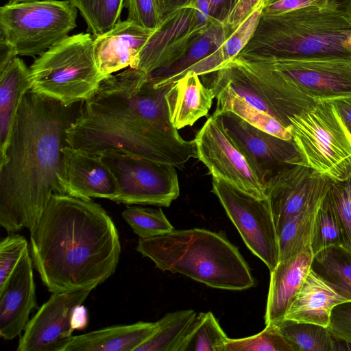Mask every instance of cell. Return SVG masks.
I'll return each instance as SVG.
<instances>
[{"label":"cell","mask_w":351,"mask_h":351,"mask_svg":"<svg viewBox=\"0 0 351 351\" xmlns=\"http://www.w3.org/2000/svg\"><path fill=\"white\" fill-rule=\"evenodd\" d=\"M170 85L156 87L139 69L109 75L82 102L66 130L67 145L93 155L117 152L182 167L197 150L194 140H184L170 121Z\"/></svg>","instance_id":"6da1fadb"},{"label":"cell","mask_w":351,"mask_h":351,"mask_svg":"<svg viewBox=\"0 0 351 351\" xmlns=\"http://www.w3.org/2000/svg\"><path fill=\"white\" fill-rule=\"evenodd\" d=\"M82 102L25 95L0 164V226L8 232L30 231L51 196L66 194L62 147Z\"/></svg>","instance_id":"7a4b0ae2"},{"label":"cell","mask_w":351,"mask_h":351,"mask_svg":"<svg viewBox=\"0 0 351 351\" xmlns=\"http://www.w3.org/2000/svg\"><path fill=\"white\" fill-rule=\"evenodd\" d=\"M33 265L49 292L99 285L116 270L117 229L91 199L53 194L30 230Z\"/></svg>","instance_id":"3957f363"},{"label":"cell","mask_w":351,"mask_h":351,"mask_svg":"<svg viewBox=\"0 0 351 351\" xmlns=\"http://www.w3.org/2000/svg\"><path fill=\"white\" fill-rule=\"evenodd\" d=\"M136 250L151 259L156 268L212 288L242 291L256 286L247 262L223 232L174 229L165 234L139 238Z\"/></svg>","instance_id":"277c9868"},{"label":"cell","mask_w":351,"mask_h":351,"mask_svg":"<svg viewBox=\"0 0 351 351\" xmlns=\"http://www.w3.org/2000/svg\"><path fill=\"white\" fill-rule=\"evenodd\" d=\"M239 55L351 59V12L331 6L261 12L252 37Z\"/></svg>","instance_id":"5b68a950"},{"label":"cell","mask_w":351,"mask_h":351,"mask_svg":"<svg viewBox=\"0 0 351 351\" xmlns=\"http://www.w3.org/2000/svg\"><path fill=\"white\" fill-rule=\"evenodd\" d=\"M29 70L31 90L66 105L88 99L106 77L97 66L90 33L64 38L39 56Z\"/></svg>","instance_id":"8992f818"},{"label":"cell","mask_w":351,"mask_h":351,"mask_svg":"<svg viewBox=\"0 0 351 351\" xmlns=\"http://www.w3.org/2000/svg\"><path fill=\"white\" fill-rule=\"evenodd\" d=\"M302 165L336 181L351 176V134L329 100L291 120Z\"/></svg>","instance_id":"52a82bcc"},{"label":"cell","mask_w":351,"mask_h":351,"mask_svg":"<svg viewBox=\"0 0 351 351\" xmlns=\"http://www.w3.org/2000/svg\"><path fill=\"white\" fill-rule=\"evenodd\" d=\"M77 14L69 0L9 2L0 8V40L17 56H40L68 36Z\"/></svg>","instance_id":"ba28073f"},{"label":"cell","mask_w":351,"mask_h":351,"mask_svg":"<svg viewBox=\"0 0 351 351\" xmlns=\"http://www.w3.org/2000/svg\"><path fill=\"white\" fill-rule=\"evenodd\" d=\"M212 185L247 247L272 271L279 262V247L268 198H257L216 178Z\"/></svg>","instance_id":"9c48e42d"},{"label":"cell","mask_w":351,"mask_h":351,"mask_svg":"<svg viewBox=\"0 0 351 351\" xmlns=\"http://www.w3.org/2000/svg\"><path fill=\"white\" fill-rule=\"evenodd\" d=\"M99 156L117 180L115 202L169 207L180 195L177 171L172 165L117 152Z\"/></svg>","instance_id":"30bf717a"},{"label":"cell","mask_w":351,"mask_h":351,"mask_svg":"<svg viewBox=\"0 0 351 351\" xmlns=\"http://www.w3.org/2000/svg\"><path fill=\"white\" fill-rule=\"evenodd\" d=\"M197 158L213 178L223 180L257 198L265 189L247 160L226 133L219 114H213L194 138Z\"/></svg>","instance_id":"8fae6325"},{"label":"cell","mask_w":351,"mask_h":351,"mask_svg":"<svg viewBox=\"0 0 351 351\" xmlns=\"http://www.w3.org/2000/svg\"><path fill=\"white\" fill-rule=\"evenodd\" d=\"M218 114L226 133L264 189L267 182L283 168L302 165V158L293 139L285 140L270 134L232 112Z\"/></svg>","instance_id":"7c38bea8"},{"label":"cell","mask_w":351,"mask_h":351,"mask_svg":"<svg viewBox=\"0 0 351 351\" xmlns=\"http://www.w3.org/2000/svg\"><path fill=\"white\" fill-rule=\"evenodd\" d=\"M97 286L53 293L28 322L16 350L64 351L73 337V311Z\"/></svg>","instance_id":"4fadbf2b"},{"label":"cell","mask_w":351,"mask_h":351,"mask_svg":"<svg viewBox=\"0 0 351 351\" xmlns=\"http://www.w3.org/2000/svg\"><path fill=\"white\" fill-rule=\"evenodd\" d=\"M248 56L263 60L288 77L304 93L317 101L351 95L350 58Z\"/></svg>","instance_id":"5bb4252c"},{"label":"cell","mask_w":351,"mask_h":351,"mask_svg":"<svg viewBox=\"0 0 351 351\" xmlns=\"http://www.w3.org/2000/svg\"><path fill=\"white\" fill-rule=\"evenodd\" d=\"M213 21L198 12L195 0L169 13L141 49L138 69L150 75L178 60Z\"/></svg>","instance_id":"9a60e30c"},{"label":"cell","mask_w":351,"mask_h":351,"mask_svg":"<svg viewBox=\"0 0 351 351\" xmlns=\"http://www.w3.org/2000/svg\"><path fill=\"white\" fill-rule=\"evenodd\" d=\"M330 180L307 166L296 164L283 168L267 182L265 193L277 234L310 202L327 191Z\"/></svg>","instance_id":"2e32d148"},{"label":"cell","mask_w":351,"mask_h":351,"mask_svg":"<svg viewBox=\"0 0 351 351\" xmlns=\"http://www.w3.org/2000/svg\"><path fill=\"white\" fill-rule=\"evenodd\" d=\"M234 60L254 80L271 117L287 128L290 130L291 119L309 111L316 104L317 100L304 93L288 77L263 60L242 55Z\"/></svg>","instance_id":"e0dca14e"},{"label":"cell","mask_w":351,"mask_h":351,"mask_svg":"<svg viewBox=\"0 0 351 351\" xmlns=\"http://www.w3.org/2000/svg\"><path fill=\"white\" fill-rule=\"evenodd\" d=\"M66 194L84 199L113 201L119 195L117 180L100 156L68 145L62 147Z\"/></svg>","instance_id":"ac0fdd59"},{"label":"cell","mask_w":351,"mask_h":351,"mask_svg":"<svg viewBox=\"0 0 351 351\" xmlns=\"http://www.w3.org/2000/svg\"><path fill=\"white\" fill-rule=\"evenodd\" d=\"M33 261L26 251L5 283L0 286V335L12 340L20 335L37 307Z\"/></svg>","instance_id":"d6986e66"},{"label":"cell","mask_w":351,"mask_h":351,"mask_svg":"<svg viewBox=\"0 0 351 351\" xmlns=\"http://www.w3.org/2000/svg\"><path fill=\"white\" fill-rule=\"evenodd\" d=\"M154 32L125 20L95 36V56L100 72L107 77L123 69H138L140 52Z\"/></svg>","instance_id":"ffe728a7"},{"label":"cell","mask_w":351,"mask_h":351,"mask_svg":"<svg viewBox=\"0 0 351 351\" xmlns=\"http://www.w3.org/2000/svg\"><path fill=\"white\" fill-rule=\"evenodd\" d=\"M313 258L310 243L299 253L281 262L270 271L265 313L266 326L283 319L285 314L308 273Z\"/></svg>","instance_id":"44dd1931"},{"label":"cell","mask_w":351,"mask_h":351,"mask_svg":"<svg viewBox=\"0 0 351 351\" xmlns=\"http://www.w3.org/2000/svg\"><path fill=\"white\" fill-rule=\"evenodd\" d=\"M347 301L311 268L283 319L328 327L332 308Z\"/></svg>","instance_id":"7402d4cb"},{"label":"cell","mask_w":351,"mask_h":351,"mask_svg":"<svg viewBox=\"0 0 351 351\" xmlns=\"http://www.w3.org/2000/svg\"><path fill=\"white\" fill-rule=\"evenodd\" d=\"M169 119L177 130L192 126L208 114L215 98L210 87L205 86L199 75L187 72L171 84L166 95Z\"/></svg>","instance_id":"603a6c76"},{"label":"cell","mask_w":351,"mask_h":351,"mask_svg":"<svg viewBox=\"0 0 351 351\" xmlns=\"http://www.w3.org/2000/svg\"><path fill=\"white\" fill-rule=\"evenodd\" d=\"M32 88L29 68L17 56L0 71V164L5 160L23 99Z\"/></svg>","instance_id":"cb8c5ba5"},{"label":"cell","mask_w":351,"mask_h":351,"mask_svg":"<svg viewBox=\"0 0 351 351\" xmlns=\"http://www.w3.org/2000/svg\"><path fill=\"white\" fill-rule=\"evenodd\" d=\"M156 322L116 325L73 336L64 351H134L152 334Z\"/></svg>","instance_id":"d4e9b609"},{"label":"cell","mask_w":351,"mask_h":351,"mask_svg":"<svg viewBox=\"0 0 351 351\" xmlns=\"http://www.w3.org/2000/svg\"><path fill=\"white\" fill-rule=\"evenodd\" d=\"M232 32L225 23L213 21L180 59L149 75L155 86L161 87L178 80L192 66L216 51Z\"/></svg>","instance_id":"484cf974"},{"label":"cell","mask_w":351,"mask_h":351,"mask_svg":"<svg viewBox=\"0 0 351 351\" xmlns=\"http://www.w3.org/2000/svg\"><path fill=\"white\" fill-rule=\"evenodd\" d=\"M217 99L215 114L232 112L250 123L270 134L285 140H292L289 129L277 119L252 107L239 97L230 89L218 83L210 81V86Z\"/></svg>","instance_id":"4316f807"},{"label":"cell","mask_w":351,"mask_h":351,"mask_svg":"<svg viewBox=\"0 0 351 351\" xmlns=\"http://www.w3.org/2000/svg\"><path fill=\"white\" fill-rule=\"evenodd\" d=\"M342 296L351 301V252L331 246L313 254L311 267Z\"/></svg>","instance_id":"83f0119b"},{"label":"cell","mask_w":351,"mask_h":351,"mask_svg":"<svg viewBox=\"0 0 351 351\" xmlns=\"http://www.w3.org/2000/svg\"><path fill=\"white\" fill-rule=\"evenodd\" d=\"M326 192L314 198L278 232L279 262L295 256L310 243L315 217Z\"/></svg>","instance_id":"f1b7e54d"},{"label":"cell","mask_w":351,"mask_h":351,"mask_svg":"<svg viewBox=\"0 0 351 351\" xmlns=\"http://www.w3.org/2000/svg\"><path fill=\"white\" fill-rule=\"evenodd\" d=\"M262 8H257L233 31L216 51L192 66L187 72L193 71L199 76L208 75L217 70L225 62L236 58L252 37L258 24Z\"/></svg>","instance_id":"f546056e"},{"label":"cell","mask_w":351,"mask_h":351,"mask_svg":"<svg viewBox=\"0 0 351 351\" xmlns=\"http://www.w3.org/2000/svg\"><path fill=\"white\" fill-rule=\"evenodd\" d=\"M197 314L192 309L167 313L151 336L134 351H178Z\"/></svg>","instance_id":"4dcf8cb0"},{"label":"cell","mask_w":351,"mask_h":351,"mask_svg":"<svg viewBox=\"0 0 351 351\" xmlns=\"http://www.w3.org/2000/svg\"><path fill=\"white\" fill-rule=\"evenodd\" d=\"M228 336L211 312L197 315L178 351H226Z\"/></svg>","instance_id":"1f68e13d"},{"label":"cell","mask_w":351,"mask_h":351,"mask_svg":"<svg viewBox=\"0 0 351 351\" xmlns=\"http://www.w3.org/2000/svg\"><path fill=\"white\" fill-rule=\"evenodd\" d=\"M274 324L295 351H332V335L328 327L285 319Z\"/></svg>","instance_id":"d6a6232c"},{"label":"cell","mask_w":351,"mask_h":351,"mask_svg":"<svg viewBox=\"0 0 351 351\" xmlns=\"http://www.w3.org/2000/svg\"><path fill=\"white\" fill-rule=\"evenodd\" d=\"M84 18L90 34L97 36L119 21L124 0H69Z\"/></svg>","instance_id":"836d02e7"},{"label":"cell","mask_w":351,"mask_h":351,"mask_svg":"<svg viewBox=\"0 0 351 351\" xmlns=\"http://www.w3.org/2000/svg\"><path fill=\"white\" fill-rule=\"evenodd\" d=\"M121 216L141 239L165 234L174 230L160 208L128 206Z\"/></svg>","instance_id":"e575fe53"},{"label":"cell","mask_w":351,"mask_h":351,"mask_svg":"<svg viewBox=\"0 0 351 351\" xmlns=\"http://www.w3.org/2000/svg\"><path fill=\"white\" fill-rule=\"evenodd\" d=\"M326 197L340 228L342 247L351 252V176L343 181L330 179Z\"/></svg>","instance_id":"d590c367"},{"label":"cell","mask_w":351,"mask_h":351,"mask_svg":"<svg viewBox=\"0 0 351 351\" xmlns=\"http://www.w3.org/2000/svg\"><path fill=\"white\" fill-rule=\"evenodd\" d=\"M310 245L313 254L331 246L342 247L340 228L326 195L315 217L310 237Z\"/></svg>","instance_id":"8d00e7d4"},{"label":"cell","mask_w":351,"mask_h":351,"mask_svg":"<svg viewBox=\"0 0 351 351\" xmlns=\"http://www.w3.org/2000/svg\"><path fill=\"white\" fill-rule=\"evenodd\" d=\"M226 351H295L293 346L281 334L276 324L266 326L253 336L230 339L226 343Z\"/></svg>","instance_id":"74e56055"},{"label":"cell","mask_w":351,"mask_h":351,"mask_svg":"<svg viewBox=\"0 0 351 351\" xmlns=\"http://www.w3.org/2000/svg\"><path fill=\"white\" fill-rule=\"evenodd\" d=\"M124 8L126 20L152 31L158 29L166 17L161 0H124Z\"/></svg>","instance_id":"f35d334b"},{"label":"cell","mask_w":351,"mask_h":351,"mask_svg":"<svg viewBox=\"0 0 351 351\" xmlns=\"http://www.w3.org/2000/svg\"><path fill=\"white\" fill-rule=\"evenodd\" d=\"M29 250L26 239L11 232L0 242V286L12 273L26 251Z\"/></svg>","instance_id":"ab89813d"},{"label":"cell","mask_w":351,"mask_h":351,"mask_svg":"<svg viewBox=\"0 0 351 351\" xmlns=\"http://www.w3.org/2000/svg\"><path fill=\"white\" fill-rule=\"evenodd\" d=\"M328 328L332 336L351 343V301L332 308Z\"/></svg>","instance_id":"60d3db41"},{"label":"cell","mask_w":351,"mask_h":351,"mask_svg":"<svg viewBox=\"0 0 351 351\" xmlns=\"http://www.w3.org/2000/svg\"><path fill=\"white\" fill-rule=\"evenodd\" d=\"M261 0H237L225 23L235 30L250 15L258 8Z\"/></svg>","instance_id":"b9f144b4"},{"label":"cell","mask_w":351,"mask_h":351,"mask_svg":"<svg viewBox=\"0 0 351 351\" xmlns=\"http://www.w3.org/2000/svg\"><path fill=\"white\" fill-rule=\"evenodd\" d=\"M308 6L331 5L329 0H280L263 8L262 12L280 13Z\"/></svg>","instance_id":"7bdbcfd3"},{"label":"cell","mask_w":351,"mask_h":351,"mask_svg":"<svg viewBox=\"0 0 351 351\" xmlns=\"http://www.w3.org/2000/svg\"><path fill=\"white\" fill-rule=\"evenodd\" d=\"M210 17L225 23L237 0H208Z\"/></svg>","instance_id":"ee69618b"},{"label":"cell","mask_w":351,"mask_h":351,"mask_svg":"<svg viewBox=\"0 0 351 351\" xmlns=\"http://www.w3.org/2000/svg\"><path fill=\"white\" fill-rule=\"evenodd\" d=\"M351 134V95L329 100Z\"/></svg>","instance_id":"f6af8a7d"},{"label":"cell","mask_w":351,"mask_h":351,"mask_svg":"<svg viewBox=\"0 0 351 351\" xmlns=\"http://www.w3.org/2000/svg\"><path fill=\"white\" fill-rule=\"evenodd\" d=\"M88 313L86 308L82 305L77 306L73 311L72 315V326L74 330H82L88 324Z\"/></svg>","instance_id":"bcb514c9"},{"label":"cell","mask_w":351,"mask_h":351,"mask_svg":"<svg viewBox=\"0 0 351 351\" xmlns=\"http://www.w3.org/2000/svg\"><path fill=\"white\" fill-rule=\"evenodd\" d=\"M16 56L14 50L5 42L0 40V71Z\"/></svg>","instance_id":"7dc6e473"},{"label":"cell","mask_w":351,"mask_h":351,"mask_svg":"<svg viewBox=\"0 0 351 351\" xmlns=\"http://www.w3.org/2000/svg\"><path fill=\"white\" fill-rule=\"evenodd\" d=\"M195 0H161L165 16L169 13L190 4Z\"/></svg>","instance_id":"c3c4849f"},{"label":"cell","mask_w":351,"mask_h":351,"mask_svg":"<svg viewBox=\"0 0 351 351\" xmlns=\"http://www.w3.org/2000/svg\"><path fill=\"white\" fill-rule=\"evenodd\" d=\"M332 351L351 350V343L332 335Z\"/></svg>","instance_id":"681fc988"},{"label":"cell","mask_w":351,"mask_h":351,"mask_svg":"<svg viewBox=\"0 0 351 351\" xmlns=\"http://www.w3.org/2000/svg\"><path fill=\"white\" fill-rule=\"evenodd\" d=\"M329 3L336 8L351 12V0H329Z\"/></svg>","instance_id":"f907efd6"},{"label":"cell","mask_w":351,"mask_h":351,"mask_svg":"<svg viewBox=\"0 0 351 351\" xmlns=\"http://www.w3.org/2000/svg\"><path fill=\"white\" fill-rule=\"evenodd\" d=\"M278 1H280V0H261V1L259 3L258 8L263 9V8L268 6L269 5L274 3Z\"/></svg>","instance_id":"816d5d0a"},{"label":"cell","mask_w":351,"mask_h":351,"mask_svg":"<svg viewBox=\"0 0 351 351\" xmlns=\"http://www.w3.org/2000/svg\"><path fill=\"white\" fill-rule=\"evenodd\" d=\"M10 2H29V1H42V0H9Z\"/></svg>","instance_id":"f5cc1de1"}]
</instances>
